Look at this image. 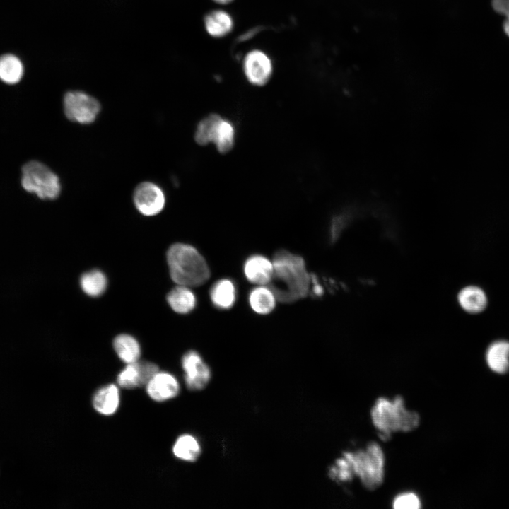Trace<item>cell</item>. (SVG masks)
Listing matches in <instances>:
<instances>
[{
  "label": "cell",
  "instance_id": "obj_6",
  "mask_svg": "<svg viewBox=\"0 0 509 509\" xmlns=\"http://www.w3.org/2000/svg\"><path fill=\"white\" fill-rule=\"evenodd\" d=\"M63 106L67 119L81 124L93 122L101 108L96 98L80 90L66 92L64 96Z\"/></svg>",
  "mask_w": 509,
  "mask_h": 509
},
{
  "label": "cell",
  "instance_id": "obj_26",
  "mask_svg": "<svg viewBox=\"0 0 509 509\" xmlns=\"http://www.w3.org/2000/svg\"><path fill=\"white\" fill-rule=\"evenodd\" d=\"M493 10L505 17L503 22V30L509 37V0H492Z\"/></svg>",
  "mask_w": 509,
  "mask_h": 509
},
{
  "label": "cell",
  "instance_id": "obj_27",
  "mask_svg": "<svg viewBox=\"0 0 509 509\" xmlns=\"http://www.w3.org/2000/svg\"><path fill=\"white\" fill-rule=\"evenodd\" d=\"M213 1L218 4H228V3L231 2L233 0H213Z\"/></svg>",
  "mask_w": 509,
  "mask_h": 509
},
{
  "label": "cell",
  "instance_id": "obj_12",
  "mask_svg": "<svg viewBox=\"0 0 509 509\" xmlns=\"http://www.w3.org/2000/svg\"><path fill=\"white\" fill-rule=\"evenodd\" d=\"M209 143L215 144L221 153L230 151L235 141V127L228 119L217 114L213 115L209 134Z\"/></svg>",
  "mask_w": 509,
  "mask_h": 509
},
{
  "label": "cell",
  "instance_id": "obj_15",
  "mask_svg": "<svg viewBox=\"0 0 509 509\" xmlns=\"http://www.w3.org/2000/svg\"><path fill=\"white\" fill-rule=\"evenodd\" d=\"M213 305L220 310H228L234 305L237 291L234 282L229 279H221L216 281L209 291Z\"/></svg>",
  "mask_w": 509,
  "mask_h": 509
},
{
  "label": "cell",
  "instance_id": "obj_25",
  "mask_svg": "<svg viewBox=\"0 0 509 509\" xmlns=\"http://www.w3.org/2000/svg\"><path fill=\"white\" fill-rule=\"evenodd\" d=\"M395 509H418L421 508V501L414 493H404L397 496L393 501Z\"/></svg>",
  "mask_w": 509,
  "mask_h": 509
},
{
  "label": "cell",
  "instance_id": "obj_10",
  "mask_svg": "<svg viewBox=\"0 0 509 509\" xmlns=\"http://www.w3.org/2000/svg\"><path fill=\"white\" fill-rule=\"evenodd\" d=\"M243 69L250 83L263 86L271 78L272 64L270 59L263 52L252 50L247 53L244 59Z\"/></svg>",
  "mask_w": 509,
  "mask_h": 509
},
{
  "label": "cell",
  "instance_id": "obj_1",
  "mask_svg": "<svg viewBox=\"0 0 509 509\" xmlns=\"http://www.w3.org/2000/svg\"><path fill=\"white\" fill-rule=\"evenodd\" d=\"M272 262L274 274L269 286L276 299L288 303L307 296L310 289L311 275L301 257L282 250L275 254Z\"/></svg>",
  "mask_w": 509,
  "mask_h": 509
},
{
  "label": "cell",
  "instance_id": "obj_3",
  "mask_svg": "<svg viewBox=\"0 0 509 509\" xmlns=\"http://www.w3.org/2000/svg\"><path fill=\"white\" fill-rule=\"evenodd\" d=\"M371 418L380 438L384 440H389L393 433L413 431L420 421L416 412L406 409L401 396L392 400L378 398L372 408Z\"/></svg>",
  "mask_w": 509,
  "mask_h": 509
},
{
  "label": "cell",
  "instance_id": "obj_17",
  "mask_svg": "<svg viewBox=\"0 0 509 509\" xmlns=\"http://www.w3.org/2000/svg\"><path fill=\"white\" fill-rule=\"evenodd\" d=\"M249 304L254 312L259 315L270 313L275 308L276 297L269 286L257 285L249 294Z\"/></svg>",
  "mask_w": 509,
  "mask_h": 509
},
{
  "label": "cell",
  "instance_id": "obj_23",
  "mask_svg": "<svg viewBox=\"0 0 509 509\" xmlns=\"http://www.w3.org/2000/svg\"><path fill=\"white\" fill-rule=\"evenodd\" d=\"M458 301L464 310L474 313L482 311L486 305L485 293L476 286H467L461 290Z\"/></svg>",
  "mask_w": 509,
  "mask_h": 509
},
{
  "label": "cell",
  "instance_id": "obj_22",
  "mask_svg": "<svg viewBox=\"0 0 509 509\" xmlns=\"http://www.w3.org/2000/svg\"><path fill=\"white\" fill-rule=\"evenodd\" d=\"M172 452L177 458L192 462L199 457L201 447L194 436L184 434L176 440L172 447Z\"/></svg>",
  "mask_w": 509,
  "mask_h": 509
},
{
  "label": "cell",
  "instance_id": "obj_18",
  "mask_svg": "<svg viewBox=\"0 0 509 509\" xmlns=\"http://www.w3.org/2000/svg\"><path fill=\"white\" fill-rule=\"evenodd\" d=\"M486 361L494 372L503 374L509 370V342L497 341L486 351Z\"/></svg>",
  "mask_w": 509,
  "mask_h": 509
},
{
  "label": "cell",
  "instance_id": "obj_20",
  "mask_svg": "<svg viewBox=\"0 0 509 509\" xmlns=\"http://www.w3.org/2000/svg\"><path fill=\"white\" fill-rule=\"evenodd\" d=\"M204 24L208 33L215 37L227 35L233 28L231 17L221 10L209 13L204 18Z\"/></svg>",
  "mask_w": 509,
  "mask_h": 509
},
{
  "label": "cell",
  "instance_id": "obj_8",
  "mask_svg": "<svg viewBox=\"0 0 509 509\" xmlns=\"http://www.w3.org/2000/svg\"><path fill=\"white\" fill-rule=\"evenodd\" d=\"M185 382L190 390H203L209 382L211 373L201 356L195 351L186 352L182 358Z\"/></svg>",
  "mask_w": 509,
  "mask_h": 509
},
{
  "label": "cell",
  "instance_id": "obj_9",
  "mask_svg": "<svg viewBox=\"0 0 509 509\" xmlns=\"http://www.w3.org/2000/svg\"><path fill=\"white\" fill-rule=\"evenodd\" d=\"M158 371V366L154 363L137 361L127 365L118 374L117 382L119 386L127 390L144 387Z\"/></svg>",
  "mask_w": 509,
  "mask_h": 509
},
{
  "label": "cell",
  "instance_id": "obj_7",
  "mask_svg": "<svg viewBox=\"0 0 509 509\" xmlns=\"http://www.w3.org/2000/svg\"><path fill=\"white\" fill-rule=\"evenodd\" d=\"M133 201L141 214L153 216L158 214L164 209L165 197L158 185L146 181L136 187L133 193Z\"/></svg>",
  "mask_w": 509,
  "mask_h": 509
},
{
  "label": "cell",
  "instance_id": "obj_19",
  "mask_svg": "<svg viewBox=\"0 0 509 509\" xmlns=\"http://www.w3.org/2000/svg\"><path fill=\"white\" fill-rule=\"evenodd\" d=\"M113 348L117 356L127 364L139 361L141 356L139 343L127 334L117 335L113 340Z\"/></svg>",
  "mask_w": 509,
  "mask_h": 509
},
{
  "label": "cell",
  "instance_id": "obj_2",
  "mask_svg": "<svg viewBox=\"0 0 509 509\" xmlns=\"http://www.w3.org/2000/svg\"><path fill=\"white\" fill-rule=\"evenodd\" d=\"M166 259L170 277L177 285L197 287L206 283L210 277V269L205 259L190 245H172L167 251Z\"/></svg>",
  "mask_w": 509,
  "mask_h": 509
},
{
  "label": "cell",
  "instance_id": "obj_24",
  "mask_svg": "<svg viewBox=\"0 0 509 509\" xmlns=\"http://www.w3.org/2000/svg\"><path fill=\"white\" fill-rule=\"evenodd\" d=\"M80 286L83 291L88 296L98 297L105 291L107 280L103 271L93 269L81 275Z\"/></svg>",
  "mask_w": 509,
  "mask_h": 509
},
{
  "label": "cell",
  "instance_id": "obj_11",
  "mask_svg": "<svg viewBox=\"0 0 509 509\" xmlns=\"http://www.w3.org/2000/svg\"><path fill=\"white\" fill-rule=\"evenodd\" d=\"M149 397L156 402H165L175 398L180 392L176 378L167 372H157L146 385Z\"/></svg>",
  "mask_w": 509,
  "mask_h": 509
},
{
  "label": "cell",
  "instance_id": "obj_4",
  "mask_svg": "<svg viewBox=\"0 0 509 509\" xmlns=\"http://www.w3.org/2000/svg\"><path fill=\"white\" fill-rule=\"evenodd\" d=\"M343 456L347 460L353 476H358L366 488L374 490L382 484L385 456L377 443H370L365 449L345 452Z\"/></svg>",
  "mask_w": 509,
  "mask_h": 509
},
{
  "label": "cell",
  "instance_id": "obj_14",
  "mask_svg": "<svg viewBox=\"0 0 509 509\" xmlns=\"http://www.w3.org/2000/svg\"><path fill=\"white\" fill-rule=\"evenodd\" d=\"M119 390L114 384L107 385L94 394L92 399L95 410L104 416L115 414L119 406Z\"/></svg>",
  "mask_w": 509,
  "mask_h": 509
},
{
  "label": "cell",
  "instance_id": "obj_21",
  "mask_svg": "<svg viewBox=\"0 0 509 509\" xmlns=\"http://www.w3.org/2000/svg\"><path fill=\"white\" fill-rule=\"evenodd\" d=\"M24 68L16 55L6 54L0 57V80L7 84H16L23 77Z\"/></svg>",
  "mask_w": 509,
  "mask_h": 509
},
{
  "label": "cell",
  "instance_id": "obj_16",
  "mask_svg": "<svg viewBox=\"0 0 509 509\" xmlns=\"http://www.w3.org/2000/svg\"><path fill=\"white\" fill-rule=\"evenodd\" d=\"M167 302L173 311L179 314H187L197 305V298L190 287L177 285L167 295Z\"/></svg>",
  "mask_w": 509,
  "mask_h": 509
},
{
  "label": "cell",
  "instance_id": "obj_5",
  "mask_svg": "<svg viewBox=\"0 0 509 509\" xmlns=\"http://www.w3.org/2000/svg\"><path fill=\"white\" fill-rule=\"evenodd\" d=\"M21 185L25 190L42 199H55L61 192L58 176L38 161H30L23 165Z\"/></svg>",
  "mask_w": 509,
  "mask_h": 509
},
{
  "label": "cell",
  "instance_id": "obj_13",
  "mask_svg": "<svg viewBox=\"0 0 509 509\" xmlns=\"http://www.w3.org/2000/svg\"><path fill=\"white\" fill-rule=\"evenodd\" d=\"M246 279L256 285L269 284L274 274L273 262L262 255L249 257L243 266Z\"/></svg>",
  "mask_w": 509,
  "mask_h": 509
}]
</instances>
